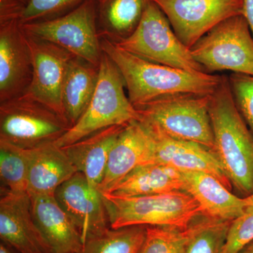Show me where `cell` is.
Returning <instances> with one entry per match:
<instances>
[{"instance_id":"cell-1","label":"cell","mask_w":253,"mask_h":253,"mask_svg":"<svg viewBox=\"0 0 253 253\" xmlns=\"http://www.w3.org/2000/svg\"><path fill=\"white\" fill-rule=\"evenodd\" d=\"M103 51L116 64L124 79L127 96L133 106L145 104L167 95L191 93L211 94L222 76L151 62L101 40Z\"/></svg>"},{"instance_id":"cell-2","label":"cell","mask_w":253,"mask_h":253,"mask_svg":"<svg viewBox=\"0 0 253 253\" xmlns=\"http://www.w3.org/2000/svg\"><path fill=\"white\" fill-rule=\"evenodd\" d=\"M209 113L214 154L231 184L246 196L253 194V134L236 107L229 79L211 95Z\"/></svg>"},{"instance_id":"cell-3","label":"cell","mask_w":253,"mask_h":253,"mask_svg":"<svg viewBox=\"0 0 253 253\" xmlns=\"http://www.w3.org/2000/svg\"><path fill=\"white\" fill-rule=\"evenodd\" d=\"M101 193L112 229L136 225L186 229L202 217L199 204L185 191L137 196Z\"/></svg>"},{"instance_id":"cell-4","label":"cell","mask_w":253,"mask_h":253,"mask_svg":"<svg viewBox=\"0 0 253 253\" xmlns=\"http://www.w3.org/2000/svg\"><path fill=\"white\" fill-rule=\"evenodd\" d=\"M99 69L97 85L87 109L77 123L55 142L59 147H66L109 126L140 120L126 96L122 75L104 51Z\"/></svg>"},{"instance_id":"cell-5","label":"cell","mask_w":253,"mask_h":253,"mask_svg":"<svg viewBox=\"0 0 253 253\" xmlns=\"http://www.w3.org/2000/svg\"><path fill=\"white\" fill-rule=\"evenodd\" d=\"M211 95H167L134 106L140 120L154 123L170 137L202 145L214 153L209 113Z\"/></svg>"},{"instance_id":"cell-6","label":"cell","mask_w":253,"mask_h":253,"mask_svg":"<svg viewBox=\"0 0 253 253\" xmlns=\"http://www.w3.org/2000/svg\"><path fill=\"white\" fill-rule=\"evenodd\" d=\"M64 118L26 94L0 102V141L23 149L56 142L69 129Z\"/></svg>"},{"instance_id":"cell-7","label":"cell","mask_w":253,"mask_h":253,"mask_svg":"<svg viewBox=\"0 0 253 253\" xmlns=\"http://www.w3.org/2000/svg\"><path fill=\"white\" fill-rule=\"evenodd\" d=\"M170 26L162 10L151 1L134 33L113 44L151 62L190 72L207 73L194 59L191 49L183 44Z\"/></svg>"},{"instance_id":"cell-8","label":"cell","mask_w":253,"mask_h":253,"mask_svg":"<svg viewBox=\"0 0 253 253\" xmlns=\"http://www.w3.org/2000/svg\"><path fill=\"white\" fill-rule=\"evenodd\" d=\"M23 28L28 36L53 43L99 67L103 50L97 28L96 0H86L54 19L25 23Z\"/></svg>"},{"instance_id":"cell-9","label":"cell","mask_w":253,"mask_h":253,"mask_svg":"<svg viewBox=\"0 0 253 253\" xmlns=\"http://www.w3.org/2000/svg\"><path fill=\"white\" fill-rule=\"evenodd\" d=\"M190 49L208 73L231 71L253 76V36L244 15L222 21Z\"/></svg>"},{"instance_id":"cell-10","label":"cell","mask_w":253,"mask_h":253,"mask_svg":"<svg viewBox=\"0 0 253 253\" xmlns=\"http://www.w3.org/2000/svg\"><path fill=\"white\" fill-rule=\"evenodd\" d=\"M23 11H0V102L23 95L33 78V59Z\"/></svg>"},{"instance_id":"cell-11","label":"cell","mask_w":253,"mask_h":253,"mask_svg":"<svg viewBox=\"0 0 253 253\" xmlns=\"http://www.w3.org/2000/svg\"><path fill=\"white\" fill-rule=\"evenodd\" d=\"M167 16L173 31L191 49L218 24L244 15V0H152Z\"/></svg>"},{"instance_id":"cell-12","label":"cell","mask_w":253,"mask_h":253,"mask_svg":"<svg viewBox=\"0 0 253 253\" xmlns=\"http://www.w3.org/2000/svg\"><path fill=\"white\" fill-rule=\"evenodd\" d=\"M139 121L152 139V163L170 166L180 172L207 173L231 191L232 184L214 151L196 143L170 137L154 123L144 120Z\"/></svg>"},{"instance_id":"cell-13","label":"cell","mask_w":253,"mask_h":253,"mask_svg":"<svg viewBox=\"0 0 253 253\" xmlns=\"http://www.w3.org/2000/svg\"><path fill=\"white\" fill-rule=\"evenodd\" d=\"M27 37L33 59V78L24 94L46 105L65 119L61 89L68 63L75 56L53 43Z\"/></svg>"},{"instance_id":"cell-14","label":"cell","mask_w":253,"mask_h":253,"mask_svg":"<svg viewBox=\"0 0 253 253\" xmlns=\"http://www.w3.org/2000/svg\"><path fill=\"white\" fill-rule=\"evenodd\" d=\"M55 197L74 223L83 244L110 228L107 213L99 190L91 187L81 172H76L58 188Z\"/></svg>"},{"instance_id":"cell-15","label":"cell","mask_w":253,"mask_h":253,"mask_svg":"<svg viewBox=\"0 0 253 253\" xmlns=\"http://www.w3.org/2000/svg\"><path fill=\"white\" fill-rule=\"evenodd\" d=\"M0 238L20 253H54L35 221L28 193L1 191Z\"/></svg>"},{"instance_id":"cell-16","label":"cell","mask_w":253,"mask_h":253,"mask_svg":"<svg viewBox=\"0 0 253 253\" xmlns=\"http://www.w3.org/2000/svg\"><path fill=\"white\" fill-rule=\"evenodd\" d=\"M154 146L149 131L139 121L128 123L113 145L104 178L98 189L106 192L134 168L152 163Z\"/></svg>"},{"instance_id":"cell-17","label":"cell","mask_w":253,"mask_h":253,"mask_svg":"<svg viewBox=\"0 0 253 253\" xmlns=\"http://www.w3.org/2000/svg\"><path fill=\"white\" fill-rule=\"evenodd\" d=\"M181 172L184 180L183 191L199 204L202 217L231 221L243 214L252 202L253 194L246 198L238 197L217 178L207 173Z\"/></svg>"},{"instance_id":"cell-18","label":"cell","mask_w":253,"mask_h":253,"mask_svg":"<svg viewBox=\"0 0 253 253\" xmlns=\"http://www.w3.org/2000/svg\"><path fill=\"white\" fill-rule=\"evenodd\" d=\"M26 152L30 196L55 195L61 184L78 172L64 149L55 142L26 149Z\"/></svg>"},{"instance_id":"cell-19","label":"cell","mask_w":253,"mask_h":253,"mask_svg":"<svg viewBox=\"0 0 253 253\" xmlns=\"http://www.w3.org/2000/svg\"><path fill=\"white\" fill-rule=\"evenodd\" d=\"M37 226L54 253H79L83 243L74 223L55 195L31 196Z\"/></svg>"},{"instance_id":"cell-20","label":"cell","mask_w":253,"mask_h":253,"mask_svg":"<svg viewBox=\"0 0 253 253\" xmlns=\"http://www.w3.org/2000/svg\"><path fill=\"white\" fill-rule=\"evenodd\" d=\"M127 124L109 126L63 148L78 172L85 176L91 187L98 189L101 184L111 149Z\"/></svg>"},{"instance_id":"cell-21","label":"cell","mask_w":253,"mask_h":253,"mask_svg":"<svg viewBox=\"0 0 253 253\" xmlns=\"http://www.w3.org/2000/svg\"><path fill=\"white\" fill-rule=\"evenodd\" d=\"M99 69L74 56L68 63L61 89L63 114L71 128L87 109L99 79Z\"/></svg>"},{"instance_id":"cell-22","label":"cell","mask_w":253,"mask_h":253,"mask_svg":"<svg viewBox=\"0 0 253 253\" xmlns=\"http://www.w3.org/2000/svg\"><path fill=\"white\" fill-rule=\"evenodd\" d=\"M180 171L161 163H146L134 168L106 192L120 196H146L183 191Z\"/></svg>"},{"instance_id":"cell-23","label":"cell","mask_w":253,"mask_h":253,"mask_svg":"<svg viewBox=\"0 0 253 253\" xmlns=\"http://www.w3.org/2000/svg\"><path fill=\"white\" fill-rule=\"evenodd\" d=\"M152 0H96L101 39L117 43L131 36Z\"/></svg>"},{"instance_id":"cell-24","label":"cell","mask_w":253,"mask_h":253,"mask_svg":"<svg viewBox=\"0 0 253 253\" xmlns=\"http://www.w3.org/2000/svg\"><path fill=\"white\" fill-rule=\"evenodd\" d=\"M146 233V226L110 227L86 240L79 253H139Z\"/></svg>"},{"instance_id":"cell-25","label":"cell","mask_w":253,"mask_h":253,"mask_svg":"<svg viewBox=\"0 0 253 253\" xmlns=\"http://www.w3.org/2000/svg\"><path fill=\"white\" fill-rule=\"evenodd\" d=\"M28 174L26 149L0 141L1 191L28 193Z\"/></svg>"},{"instance_id":"cell-26","label":"cell","mask_w":253,"mask_h":253,"mask_svg":"<svg viewBox=\"0 0 253 253\" xmlns=\"http://www.w3.org/2000/svg\"><path fill=\"white\" fill-rule=\"evenodd\" d=\"M200 218L191 224V237L184 253H221L231 221Z\"/></svg>"},{"instance_id":"cell-27","label":"cell","mask_w":253,"mask_h":253,"mask_svg":"<svg viewBox=\"0 0 253 253\" xmlns=\"http://www.w3.org/2000/svg\"><path fill=\"white\" fill-rule=\"evenodd\" d=\"M191 224L186 229L146 226V236L139 253H184L191 237Z\"/></svg>"},{"instance_id":"cell-28","label":"cell","mask_w":253,"mask_h":253,"mask_svg":"<svg viewBox=\"0 0 253 253\" xmlns=\"http://www.w3.org/2000/svg\"><path fill=\"white\" fill-rule=\"evenodd\" d=\"M86 0H31L23 11V24L60 17L76 9Z\"/></svg>"},{"instance_id":"cell-29","label":"cell","mask_w":253,"mask_h":253,"mask_svg":"<svg viewBox=\"0 0 253 253\" xmlns=\"http://www.w3.org/2000/svg\"><path fill=\"white\" fill-rule=\"evenodd\" d=\"M253 241V198L243 214L231 221L221 253H239Z\"/></svg>"},{"instance_id":"cell-30","label":"cell","mask_w":253,"mask_h":253,"mask_svg":"<svg viewBox=\"0 0 253 253\" xmlns=\"http://www.w3.org/2000/svg\"><path fill=\"white\" fill-rule=\"evenodd\" d=\"M228 79L236 107L253 134V76L233 73Z\"/></svg>"},{"instance_id":"cell-31","label":"cell","mask_w":253,"mask_h":253,"mask_svg":"<svg viewBox=\"0 0 253 253\" xmlns=\"http://www.w3.org/2000/svg\"><path fill=\"white\" fill-rule=\"evenodd\" d=\"M244 16L249 23L253 36V0H244Z\"/></svg>"},{"instance_id":"cell-32","label":"cell","mask_w":253,"mask_h":253,"mask_svg":"<svg viewBox=\"0 0 253 253\" xmlns=\"http://www.w3.org/2000/svg\"><path fill=\"white\" fill-rule=\"evenodd\" d=\"M0 253H20L16 249L6 243L1 241L0 244Z\"/></svg>"},{"instance_id":"cell-33","label":"cell","mask_w":253,"mask_h":253,"mask_svg":"<svg viewBox=\"0 0 253 253\" xmlns=\"http://www.w3.org/2000/svg\"><path fill=\"white\" fill-rule=\"evenodd\" d=\"M239 253H253V241Z\"/></svg>"},{"instance_id":"cell-34","label":"cell","mask_w":253,"mask_h":253,"mask_svg":"<svg viewBox=\"0 0 253 253\" xmlns=\"http://www.w3.org/2000/svg\"><path fill=\"white\" fill-rule=\"evenodd\" d=\"M17 1H20V2L23 3V4H26V6H27L28 3L30 2L31 0H17Z\"/></svg>"}]
</instances>
